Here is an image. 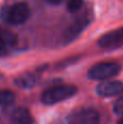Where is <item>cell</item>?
<instances>
[{
  "label": "cell",
  "instance_id": "obj_3",
  "mask_svg": "<svg viewBox=\"0 0 123 124\" xmlns=\"http://www.w3.org/2000/svg\"><path fill=\"white\" fill-rule=\"evenodd\" d=\"M121 71V65L115 62H101L92 66L87 72V76L94 81H107L118 75Z\"/></svg>",
  "mask_w": 123,
  "mask_h": 124
},
{
  "label": "cell",
  "instance_id": "obj_12",
  "mask_svg": "<svg viewBox=\"0 0 123 124\" xmlns=\"http://www.w3.org/2000/svg\"><path fill=\"white\" fill-rule=\"evenodd\" d=\"M83 4H84L83 0H69L67 6L68 11L71 13H76L77 11H80L82 9Z\"/></svg>",
  "mask_w": 123,
  "mask_h": 124
},
{
  "label": "cell",
  "instance_id": "obj_11",
  "mask_svg": "<svg viewBox=\"0 0 123 124\" xmlns=\"http://www.w3.org/2000/svg\"><path fill=\"white\" fill-rule=\"evenodd\" d=\"M0 37H1V39L4 41V44L7 46H14L15 43H16V37L10 31L3 30V28L0 30Z\"/></svg>",
  "mask_w": 123,
  "mask_h": 124
},
{
  "label": "cell",
  "instance_id": "obj_8",
  "mask_svg": "<svg viewBox=\"0 0 123 124\" xmlns=\"http://www.w3.org/2000/svg\"><path fill=\"white\" fill-rule=\"evenodd\" d=\"M11 124H33L34 119L27 108L19 107L12 110L10 114Z\"/></svg>",
  "mask_w": 123,
  "mask_h": 124
},
{
  "label": "cell",
  "instance_id": "obj_6",
  "mask_svg": "<svg viewBox=\"0 0 123 124\" xmlns=\"http://www.w3.org/2000/svg\"><path fill=\"white\" fill-rule=\"evenodd\" d=\"M96 93L101 97H113L123 93V83L120 81H105L96 87Z\"/></svg>",
  "mask_w": 123,
  "mask_h": 124
},
{
  "label": "cell",
  "instance_id": "obj_13",
  "mask_svg": "<svg viewBox=\"0 0 123 124\" xmlns=\"http://www.w3.org/2000/svg\"><path fill=\"white\" fill-rule=\"evenodd\" d=\"M113 111L118 116H123V97L118 99L113 106Z\"/></svg>",
  "mask_w": 123,
  "mask_h": 124
},
{
  "label": "cell",
  "instance_id": "obj_5",
  "mask_svg": "<svg viewBox=\"0 0 123 124\" xmlns=\"http://www.w3.org/2000/svg\"><path fill=\"white\" fill-rule=\"evenodd\" d=\"M98 45L105 49H113L123 45V27L112 31L101 36L98 40Z\"/></svg>",
  "mask_w": 123,
  "mask_h": 124
},
{
  "label": "cell",
  "instance_id": "obj_15",
  "mask_svg": "<svg viewBox=\"0 0 123 124\" xmlns=\"http://www.w3.org/2000/svg\"><path fill=\"white\" fill-rule=\"evenodd\" d=\"M47 1L49 2V3H51V4H60L63 0H47Z\"/></svg>",
  "mask_w": 123,
  "mask_h": 124
},
{
  "label": "cell",
  "instance_id": "obj_17",
  "mask_svg": "<svg viewBox=\"0 0 123 124\" xmlns=\"http://www.w3.org/2000/svg\"><path fill=\"white\" fill-rule=\"evenodd\" d=\"M1 78H2V75H1V74H0V79H1Z\"/></svg>",
  "mask_w": 123,
  "mask_h": 124
},
{
  "label": "cell",
  "instance_id": "obj_2",
  "mask_svg": "<svg viewBox=\"0 0 123 124\" xmlns=\"http://www.w3.org/2000/svg\"><path fill=\"white\" fill-rule=\"evenodd\" d=\"M77 93V88L73 85H58L48 88L41 96V101L45 105H56L73 97Z\"/></svg>",
  "mask_w": 123,
  "mask_h": 124
},
{
  "label": "cell",
  "instance_id": "obj_10",
  "mask_svg": "<svg viewBox=\"0 0 123 124\" xmlns=\"http://www.w3.org/2000/svg\"><path fill=\"white\" fill-rule=\"evenodd\" d=\"M15 99V95L13 92L8 89L0 90V107H7L13 103Z\"/></svg>",
  "mask_w": 123,
  "mask_h": 124
},
{
  "label": "cell",
  "instance_id": "obj_9",
  "mask_svg": "<svg viewBox=\"0 0 123 124\" xmlns=\"http://www.w3.org/2000/svg\"><path fill=\"white\" fill-rule=\"evenodd\" d=\"M37 77L36 74H32V73H26V74L20 76L19 78L15 79V84L22 88H31L37 83Z\"/></svg>",
  "mask_w": 123,
  "mask_h": 124
},
{
  "label": "cell",
  "instance_id": "obj_7",
  "mask_svg": "<svg viewBox=\"0 0 123 124\" xmlns=\"http://www.w3.org/2000/svg\"><path fill=\"white\" fill-rule=\"evenodd\" d=\"M88 23H89V21L86 15H83V16L78 17L77 20H75V21L67 28V31H65L64 40L67 41V43H70V41L74 40V39L85 30V27L88 25Z\"/></svg>",
  "mask_w": 123,
  "mask_h": 124
},
{
  "label": "cell",
  "instance_id": "obj_14",
  "mask_svg": "<svg viewBox=\"0 0 123 124\" xmlns=\"http://www.w3.org/2000/svg\"><path fill=\"white\" fill-rule=\"evenodd\" d=\"M7 54V45L0 37V57H4Z\"/></svg>",
  "mask_w": 123,
  "mask_h": 124
},
{
  "label": "cell",
  "instance_id": "obj_4",
  "mask_svg": "<svg viewBox=\"0 0 123 124\" xmlns=\"http://www.w3.org/2000/svg\"><path fill=\"white\" fill-rule=\"evenodd\" d=\"M100 116L94 109H78L73 111L68 118V124H99Z\"/></svg>",
  "mask_w": 123,
  "mask_h": 124
},
{
  "label": "cell",
  "instance_id": "obj_16",
  "mask_svg": "<svg viewBox=\"0 0 123 124\" xmlns=\"http://www.w3.org/2000/svg\"><path fill=\"white\" fill-rule=\"evenodd\" d=\"M118 124H123V118L121 119V120H120L119 121V123H118Z\"/></svg>",
  "mask_w": 123,
  "mask_h": 124
},
{
  "label": "cell",
  "instance_id": "obj_1",
  "mask_svg": "<svg viewBox=\"0 0 123 124\" xmlns=\"http://www.w3.org/2000/svg\"><path fill=\"white\" fill-rule=\"evenodd\" d=\"M30 16V8L25 2H16L0 11V19L10 25H21Z\"/></svg>",
  "mask_w": 123,
  "mask_h": 124
}]
</instances>
